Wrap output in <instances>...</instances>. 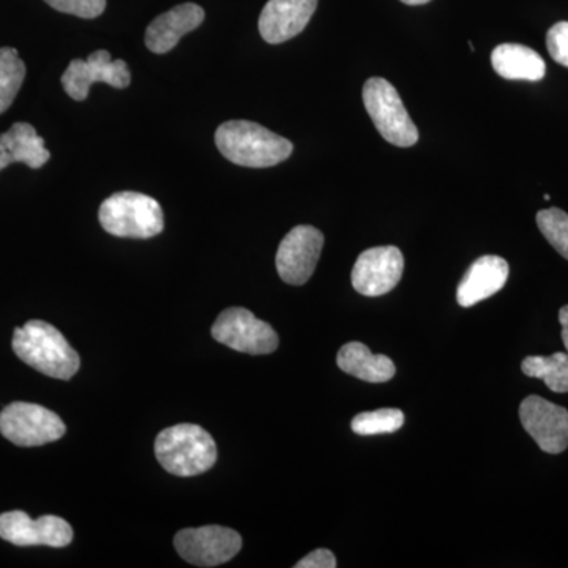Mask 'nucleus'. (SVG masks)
<instances>
[{
  "mask_svg": "<svg viewBox=\"0 0 568 568\" xmlns=\"http://www.w3.org/2000/svg\"><path fill=\"white\" fill-rule=\"evenodd\" d=\"M11 345L24 364L54 379L69 381L81 366L80 355L65 336L44 321H29L14 328Z\"/></svg>",
  "mask_w": 568,
  "mask_h": 568,
  "instance_id": "f257e3e1",
  "label": "nucleus"
},
{
  "mask_svg": "<svg viewBox=\"0 0 568 568\" xmlns=\"http://www.w3.org/2000/svg\"><path fill=\"white\" fill-rule=\"evenodd\" d=\"M215 142L224 159L245 168H271L286 162L293 142L250 121H227L216 130Z\"/></svg>",
  "mask_w": 568,
  "mask_h": 568,
  "instance_id": "f03ea898",
  "label": "nucleus"
},
{
  "mask_svg": "<svg viewBox=\"0 0 568 568\" xmlns=\"http://www.w3.org/2000/svg\"><path fill=\"white\" fill-rule=\"evenodd\" d=\"M155 455L163 469L174 476H200L215 465L216 444L200 425L181 424L156 436Z\"/></svg>",
  "mask_w": 568,
  "mask_h": 568,
  "instance_id": "7ed1b4c3",
  "label": "nucleus"
},
{
  "mask_svg": "<svg viewBox=\"0 0 568 568\" xmlns=\"http://www.w3.org/2000/svg\"><path fill=\"white\" fill-rule=\"evenodd\" d=\"M100 224L115 237L151 239L162 233L164 216L159 201L148 194L121 192L103 201Z\"/></svg>",
  "mask_w": 568,
  "mask_h": 568,
  "instance_id": "20e7f679",
  "label": "nucleus"
},
{
  "mask_svg": "<svg viewBox=\"0 0 568 568\" xmlns=\"http://www.w3.org/2000/svg\"><path fill=\"white\" fill-rule=\"evenodd\" d=\"M364 104L384 140L398 148H413L416 144V123L390 82L384 78H369L364 85Z\"/></svg>",
  "mask_w": 568,
  "mask_h": 568,
  "instance_id": "39448f33",
  "label": "nucleus"
},
{
  "mask_svg": "<svg viewBox=\"0 0 568 568\" xmlns=\"http://www.w3.org/2000/svg\"><path fill=\"white\" fill-rule=\"evenodd\" d=\"M62 418L33 403H11L0 413V433L14 446L40 447L65 435Z\"/></svg>",
  "mask_w": 568,
  "mask_h": 568,
  "instance_id": "423d86ee",
  "label": "nucleus"
},
{
  "mask_svg": "<svg viewBox=\"0 0 568 568\" xmlns=\"http://www.w3.org/2000/svg\"><path fill=\"white\" fill-rule=\"evenodd\" d=\"M212 336L231 349L252 355L274 353L280 343L271 324L257 320L250 310L239 306L220 313L213 323Z\"/></svg>",
  "mask_w": 568,
  "mask_h": 568,
  "instance_id": "0eeeda50",
  "label": "nucleus"
},
{
  "mask_svg": "<svg viewBox=\"0 0 568 568\" xmlns=\"http://www.w3.org/2000/svg\"><path fill=\"white\" fill-rule=\"evenodd\" d=\"M174 547L181 558L193 566L216 567L239 555L242 537L223 526H204L175 534Z\"/></svg>",
  "mask_w": 568,
  "mask_h": 568,
  "instance_id": "6e6552de",
  "label": "nucleus"
},
{
  "mask_svg": "<svg viewBox=\"0 0 568 568\" xmlns=\"http://www.w3.org/2000/svg\"><path fill=\"white\" fill-rule=\"evenodd\" d=\"M324 235L315 226H295L283 239L276 252V271L284 283L302 286L312 278L321 252Z\"/></svg>",
  "mask_w": 568,
  "mask_h": 568,
  "instance_id": "1a4fd4ad",
  "label": "nucleus"
},
{
  "mask_svg": "<svg viewBox=\"0 0 568 568\" xmlns=\"http://www.w3.org/2000/svg\"><path fill=\"white\" fill-rule=\"evenodd\" d=\"M62 85L74 102H84L95 82H106L114 89H126L132 82L129 65L122 59L112 61L108 51L92 52L88 61L74 59L62 74Z\"/></svg>",
  "mask_w": 568,
  "mask_h": 568,
  "instance_id": "9d476101",
  "label": "nucleus"
},
{
  "mask_svg": "<svg viewBox=\"0 0 568 568\" xmlns=\"http://www.w3.org/2000/svg\"><path fill=\"white\" fill-rule=\"evenodd\" d=\"M0 538L17 547L65 548L73 540V529L54 515L32 519L26 511L14 510L0 515Z\"/></svg>",
  "mask_w": 568,
  "mask_h": 568,
  "instance_id": "9b49d317",
  "label": "nucleus"
},
{
  "mask_svg": "<svg viewBox=\"0 0 568 568\" xmlns=\"http://www.w3.org/2000/svg\"><path fill=\"white\" fill-rule=\"evenodd\" d=\"M405 256L396 246H375L366 250L354 264V290L366 297H381L390 293L402 280Z\"/></svg>",
  "mask_w": 568,
  "mask_h": 568,
  "instance_id": "f8f14e48",
  "label": "nucleus"
},
{
  "mask_svg": "<svg viewBox=\"0 0 568 568\" xmlns=\"http://www.w3.org/2000/svg\"><path fill=\"white\" fill-rule=\"evenodd\" d=\"M519 418L529 436L547 454L568 448V410L541 396L530 395L519 406Z\"/></svg>",
  "mask_w": 568,
  "mask_h": 568,
  "instance_id": "ddd939ff",
  "label": "nucleus"
},
{
  "mask_svg": "<svg viewBox=\"0 0 568 568\" xmlns=\"http://www.w3.org/2000/svg\"><path fill=\"white\" fill-rule=\"evenodd\" d=\"M317 0H268L260 17V33L271 44L284 43L304 32Z\"/></svg>",
  "mask_w": 568,
  "mask_h": 568,
  "instance_id": "4468645a",
  "label": "nucleus"
},
{
  "mask_svg": "<svg viewBox=\"0 0 568 568\" xmlns=\"http://www.w3.org/2000/svg\"><path fill=\"white\" fill-rule=\"evenodd\" d=\"M204 10L197 3H181L160 14L145 31V47L153 54H166L178 47L183 36L203 24Z\"/></svg>",
  "mask_w": 568,
  "mask_h": 568,
  "instance_id": "2eb2a0df",
  "label": "nucleus"
},
{
  "mask_svg": "<svg viewBox=\"0 0 568 568\" xmlns=\"http://www.w3.org/2000/svg\"><path fill=\"white\" fill-rule=\"evenodd\" d=\"M508 274L510 267L503 257L493 254L478 257L476 263L467 268L462 283L458 284V304L469 308L478 302L487 301L506 286Z\"/></svg>",
  "mask_w": 568,
  "mask_h": 568,
  "instance_id": "dca6fc26",
  "label": "nucleus"
},
{
  "mask_svg": "<svg viewBox=\"0 0 568 568\" xmlns=\"http://www.w3.org/2000/svg\"><path fill=\"white\" fill-rule=\"evenodd\" d=\"M50 159L51 152L44 148L43 138L37 134L31 123H13L9 132L0 134V171L13 163H24L31 170H40Z\"/></svg>",
  "mask_w": 568,
  "mask_h": 568,
  "instance_id": "f3484780",
  "label": "nucleus"
},
{
  "mask_svg": "<svg viewBox=\"0 0 568 568\" xmlns=\"http://www.w3.org/2000/svg\"><path fill=\"white\" fill-rule=\"evenodd\" d=\"M491 63L499 77L510 81H540L547 74L541 55L525 44H499L491 52Z\"/></svg>",
  "mask_w": 568,
  "mask_h": 568,
  "instance_id": "a211bd4d",
  "label": "nucleus"
},
{
  "mask_svg": "<svg viewBox=\"0 0 568 568\" xmlns=\"http://www.w3.org/2000/svg\"><path fill=\"white\" fill-rule=\"evenodd\" d=\"M342 372L369 384H383L395 376V365L387 355L373 354L364 343H347L336 357Z\"/></svg>",
  "mask_w": 568,
  "mask_h": 568,
  "instance_id": "6ab92c4d",
  "label": "nucleus"
},
{
  "mask_svg": "<svg viewBox=\"0 0 568 568\" xmlns=\"http://www.w3.org/2000/svg\"><path fill=\"white\" fill-rule=\"evenodd\" d=\"M523 373L529 377H537L547 384L549 390L556 394L568 392V354L530 355L521 364Z\"/></svg>",
  "mask_w": 568,
  "mask_h": 568,
  "instance_id": "aec40b11",
  "label": "nucleus"
},
{
  "mask_svg": "<svg viewBox=\"0 0 568 568\" xmlns=\"http://www.w3.org/2000/svg\"><path fill=\"white\" fill-rule=\"evenodd\" d=\"M26 78V63L14 48H0V114H3L21 91Z\"/></svg>",
  "mask_w": 568,
  "mask_h": 568,
  "instance_id": "412c9836",
  "label": "nucleus"
},
{
  "mask_svg": "<svg viewBox=\"0 0 568 568\" xmlns=\"http://www.w3.org/2000/svg\"><path fill=\"white\" fill-rule=\"evenodd\" d=\"M405 425V414L394 407L362 413L353 418L351 428L358 436L390 435Z\"/></svg>",
  "mask_w": 568,
  "mask_h": 568,
  "instance_id": "4be33fe9",
  "label": "nucleus"
},
{
  "mask_svg": "<svg viewBox=\"0 0 568 568\" xmlns=\"http://www.w3.org/2000/svg\"><path fill=\"white\" fill-rule=\"evenodd\" d=\"M537 224L552 248L568 261V213L556 207L545 209L537 213Z\"/></svg>",
  "mask_w": 568,
  "mask_h": 568,
  "instance_id": "5701e85b",
  "label": "nucleus"
},
{
  "mask_svg": "<svg viewBox=\"0 0 568 568\" xmlns=\"http://www.w3.org/2000/svg\"><path fill=\"white\" fill-rule=\"evenodd\" d=\"M52 9L73 17L93 20L106 9V0H44Z\"/></svg>",
  "mask_w": 568,
  "mask_h": 568,
  "instance_id": "b1692460",
  "label": "nucleus"
},
{
  "mask_svg": "<svg viewBox=\"0 0 568 568\" xmlns=\"http://www.w3.org/2000/svg\"><path fill=\"white\" fill-rule=\"evenodd\" d=\"M547 48L552 61L568 69V22L560 21L547 33Z\"/></svg>",
  "mask_w": 568,
  "mask_h": 568,
  "instance_id": "393cba45",
  "label": "nucleus"
},
{
  "mask_svg": "<svg viewBox=\"0 0 568 568\" xmlns=\"http://www.w3.org/2000/svg\"><path fill=\"white\" fill-rule=\"evenodd\" d=\"M295 568H335L336 559L335 555L328 549H316V551L310 552L304 559L298 560L294 566Z\"/></svg>",
  "mask_w": 568,
  "mask_h": 568,
  "instance_id": "a878e982",
  "label": "nucleus"
},
{
  "mask_svg": "<svg viewBox=\"0 0 568 568\" xmlns=\"http://www.w3.org/2000/svg\"><path fill=\"white\" fill-rule=\"evenodd\" d=\"M559 323L562 325V342L568 353V305L562 306L559 312Z\"/></svg>",
  "mask_w": 568,
  "mask_h": 568,
  "instance_id": "bb28decb",
  "label": "nucleus"
},
{
  "mask_svg": "<svg viewBox=\"0 0 568 568\" xmlns=\"http://www.w3.org/2000/svg\"><path fill=\"white\" fill-rule=\"evenodd\" d=\"M406 6H425V3L432 2V0H402Z\"/></svg>",
  "mask_w": 568,
  "mask_h": 568,
  "instance_id": "cd10ccee",
  "label": "nucleus"
}]
</instances>
